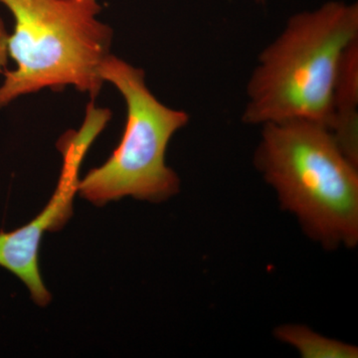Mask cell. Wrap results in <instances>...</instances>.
Here are the masks:
<instances>
[{
	"instance_id": "cell-1",
	"label": "cell",
	"mask_w": 358,
	"mask_h": 358,
	"mask_svg": "<svg viewBox=\"0 0 358 358\" xmlns=\"http://www.w3.org/2000/svg\"><path fill=\"white\" fill-rule=\"evenodd\" d=\"M254 164L274 188L284 210L326 249L358 243V166L324 124L268 122Z\"/></svg>"
},
{
	"instance_id": "cell-2",
	"label": "cell",
	"mask_w": 358,
	"mask_h": 358,
	"mask_svg": "<svg viewBox=\"0 0 358 358\" xmlns=\"http://www.w3.org/2000/svg\"><path fill=\"white\" fill-rule=\"evenodd\" d=\"M358 40V6L327 2L289 18L266 47L247 85L244 124L310 120L329 128L341 59Z\"/></svg>"
},
{
	"instance_id": "cell-3",
	"label": "cell",
	"mask_w": 358,
	"mask_h": 358,
	"mask_svg": "<svg viewBox=\"0 0 358 358\" xmlns=\"http://www.w3.org/2000/svg\"><path fill=\"white\" fill-rule=\"evenodd\" d=\"M13 13L8 53L15 70L4 72L0 109L21 96L73 86L95 99L100 67L110 55L113 30L96 20V0H0Z\"/></svg>"
},
{
	"instance_id": "cell-4",
	"label": "cell",
	"mask_w": 358,
	"mask_h": 358,
	"mask_svg": "<svg viewBox=\"0 0 358 358\" xmlns=\"http://www.w3.org/2000/svg\"><path fill=\"white\" fill-rule=\"evenodd\" d=\"M100 76L126 101V129L109 159L79 181L78 192L99 206L124 196L155 203L171 199L180 181L166 166V148L189 115L159 102L145 83V71L112 54L101 65Z\"/></svg>"
},
{
	"instance_id": "cell-5",
	"label": "cell",
	"mask_w": 358,
	"mask_h": 358,
	"mask_svg": "<svg viewBox=\"0 0 358 358\" xmlns=\"http://www.w3.org/2000/svg\"><path fill=\"white\" fill-rule=\"evenodd\" d=\"M110 120L106 110L88 107L83 128L65 134L58 145L63 154L62 173L56 192L46 207L29 223L13 232H0V266L24 282L32 300L46 307L51 294L45 287L38 268L40 243L45 233L64 227L73 214V199L78 192V171L92 141Z\"/></svg>"
},
{
	"instance_id": "cell-6",
	"label": "cell",
	"mask_w": 358,
	"mask_h": 358,
	"mask_svg": "<svg viewBox=\"0 0 358 358\" xmlns=\"http://www.w3.org/2000/svg\"><path fill=\"white\" fill-rule=\"evenodd\" d=\"M358 40L346 49L331 101L329 129L343 155L358 166Z\"/></svg>"
},
{
	"instance_id": "cell-7",
	"label": "cell",
	"mask_w": 358,
	"mask_h": 358,
	"mask_svg": "<svg viewBox=\"0 0 358 358\" xmlns=\"http://www.w3.org/2000/svg\"><path fill=\"white\" fill-rule=\"evenodd\" d=\"M275 338L296 348L303 358H357L358 348L326 338L305 326L285 324L275 331Z\"/></svg>"
},
{
	"instance_id": "cell-8",
	"label": "cell",
	"mask_w": 358,
	"mask_h": 358,
	"mask_svg": "<svg viewBox=\"0 0 358 358\" xmlns=\"http://www.w3.org/2000/svg\"><path fill=\"white\" fill-rule=\"evenodd\" d=\"M8 38L9 34L6 31V25L0 17V74H4L8 62Z\"/></svg>"
},
{
	"instance_id": "cell-9",
	"label": "cell",
	"mask_w": 358,
	"mask_h": 358,
	"mask_svg": "<svg viewBox=\"0 0 358 358\" xmlns=\"http://www.w3.org/2000/svg\"><path fill=\"white\" fill-rule=\"evenodd\" d=\"M257 2H263L264 0H256Z\"/></svg>"
}]
</instances>
